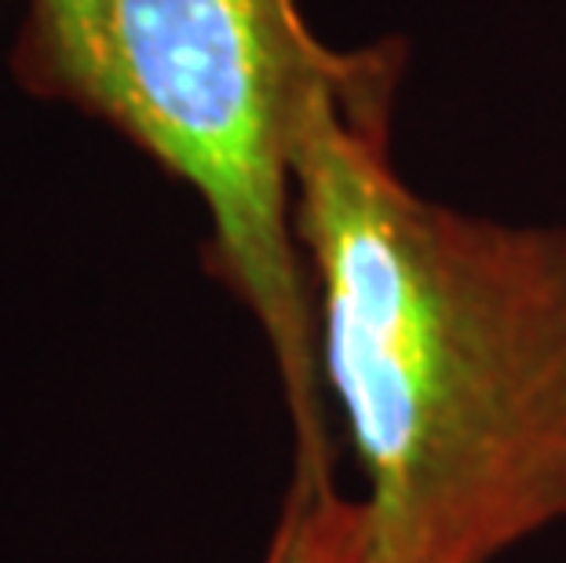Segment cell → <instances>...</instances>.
I'll list each match as a JSON object with an SVG mask.
<instances>
[{
    "mask_svg": "<svg viewBox=\"0 0 566 563\" xmlns=\"http://www.w3.org/2000/svg\"><path fill=\"white\" fill-rule=\"evenodd\" d=\"M263 563H366L358 501L336 483H293Z\"/></svg>",
    "mask_w": 566,
    "mask_h": 563,
    "instance_id": "obj_3",
    "label": "cell"
},
{
    "mask_svg": "<svg viewBox=\"0 0 566 563\" xmlns=\"http://www.w3.org/2000/svg\"><path fill=\"white\" fill-rule=\"evenodd\" d=\"M399 74V41L363 48L296 132L322 388L366 563H493L566 523V227L417 195L391 165Z\"/></svg>",
    "mask_w": 566,
    "mask_h": 563,
    "instance_id": "obj_1",
    "label": "cell"
},
{
    "mask_svg": "<svg viewBox=\"0 0 566 563\" xmlns=\"http://www.w3.org/2000/svg\"><path fill=\"white\" fill-rule=\"evenodd\" d=\"M352 55L325 48L296 0H27L11 44L22 88L114 125L201 198L212 271L279 366L300 487L336 479L293 147Z\"/></svg>",
    "mask_w": 566,
    "mask_h": 563,
    "instance_id": "obj_2",
    "label": "cell"
}]
</instances>
